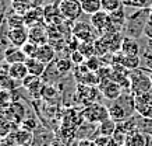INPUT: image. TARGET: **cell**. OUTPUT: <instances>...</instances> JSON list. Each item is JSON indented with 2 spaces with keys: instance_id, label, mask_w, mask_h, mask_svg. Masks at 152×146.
<instances>
[{
  "instance_id": "7",
  "label": "cell",
  "mask_w": 152,
  "mask_h": 146,
  "mask_svg": "<svg viewBox=\"0 0 152 146\" xmlns=\"http://www.w3.org/2000/svg\"><path fill=\"white\" fill-rule=\"evenodd\" d=\"M98 86H99L101 91L103 93V96H105L107 100H110V101L117 100L120 96L124 93L123 87H121L117 82L113 80V79H102Z\"/></svg>"
},
{
  "instance_id": "30",
  "label": "cell",
  "mask_w": 152,
  "mask_h": 146,
  "mask_svg": "<svg viewBox=\"0 0 152 146\" xmlns=\"http://www.w3.org/2000/svg\"><path fill=\"white\" fill-rule=\"evenodd\" d=\"M38 47H39V45L31 42V41H27V42H25L23 47H21V49H23L24 53H25L28 58H35V55H37V51H38Z\"/></svg>"
},
{
  "instance_id": "15",
  "label": "cell",
  "mask_w": 152,
  "mask_h": 146,
  "mask_svg": "<svg viewBox=\"0 0 152 146\" xmlns=\"http://www.w3.org/2000/svg\"><path fill=\"white\" fill-rule=\"evenodd\" d=\"M24 20H25V25H28V27H34V25H39V24L45 23L43 9H41V7H31L24 14Z\"/></svg>"
},
{
  "instance_id": "31",
  "label": "cell",
  "mask_w": 152,
  "mask_h": 146,
  "mask_svg": "<svg viewBox=\"0 0 152 146\" xmlns=\"http://www.w3.org/2000/svg\"><path fill=\"white\" fill-rule=\"evenodd\" d=\"M85 65H87V67L89 69V70L98 72L102 67V66H101V58L96 56V55H95V56L88 58L87 61H85Z\"/></svg>"
},
{
  "instance_id": "34",
  "label": "cell",
  "mask_w": 152,
  "mask_h": 146,
  "mask_svg": "<svg viewBox=\"0 0 152 146\" xmlns=\"http://www.w3.org/2000/svg\"><path fill=\"white\" fill-rule=\"evenodd\" d=\"M152 4V0H131L129 7L138 10V9H149Z\"/></svg>"
},
{
  "instance_id": "9",
  "label": "cell",
  "mask_w": 152,
  "mask_h": 146,
  "mask_svg": "<svg viewBox=\"0 0 152 146\" xmlns=\"http://www.w3.org/2000/svg\"><path fill=\"white\" fill-rule=\"evenodd\" d=\"M73 35L77 37L80 41L84 42H95L96 38V30L91 24H81L77 23L73 27Z\"/></svg>"
},
{
  "instance_id": "17",
  "label": "cell",
  "mask_w": 152,
  "mask_h": 146,
  "mask_svg": "<svg viewBox=\"0 0 152 146\" xmlns=\"http://www.w3.org/2000/svg\"><path fill=\"white\" fill-rule=\"evenodd\" d=\"M55 55H56L55 48L52 47V44L48 42V44H43V45H39V47H38V51H37L35 58L48 65V63H50V62L53 61Z\"/></svg>"
},
{
  "instance_id": "1",
  "label": "cell",
  "mask_w": 152,
  "mask_h": 146,
  "mask_svg": "<svg viewBox=\"0 0 152 146\" xmlns=\"http://www.w3.org/2000/svg\"><path fill=\"white\" fill-rule=\"evenodd\" d=\"M109 110V117L116 122H123L126 119L133 117V113H135V103H134L133 93H123L117 100L112 101Z\"/></svg>"
},
{
  "instance_id": "26",
  "label": "cell",
  "mask_w": 152,
  "mask_h": 146,
  "mask_svg": "<svg viewBox=\"0 0 152 146\" xmlns=\"http://www.w3.org/2000/svg\"><path fill=\"white\" fill-rule=\"evenodd\" d=\"M14 139H15V143L17 145H28L31 139H32V133L29 131H25V129H21L20 132H17L15 135H14Z\"/></svg>"
},
{
  "instance_id": "35",
  "label": "cell",
  "mask_w": 152,
  "mask_h": 146,
  "mask_svg": "<svg viewBox=\"0 0 152 146\" xmlns=\"http://www.w3.org/2000/svg\"><path fill=\"white\" fill-rule=\"evenodd\" d=\"M123 1V6H130V3H131V0H121Z\"/></svg>"
},
{
  "instance_id": "18",
  "label": "cell",
  "mask_w": 152,
  "mask_h": 146,
  "mask_svg": "<svg viewBox=\"0 0 152 146\" xmlns=\"http://www.w3.org/2000/svg\"><path fill=\"white\" fill-rule=\"evenodd\" d=\"M25 65H27L28 73L32 76L41 77V76L46 72V63L41 62L39 59H37V58H28L27 61H25Z\"/></svg>"
},
{
  "instance_id": "37",
  "label": "cell",
  "mask_w": 152,
  "mask_h": 146,
  "mask_svg": "<svg viewBox=\"0 0 152 146\" xmlns=\"http://www.w3.org/2000/svg\"><path fill=\"white\" fill-rule=\"evenodd\" d=\"M149 73V77H151V80H152V72H148Z\"/></svg>"
},
{
  "instance_id": "23",
  "label": "cell",
  "mask_w": 152,
  "mask_h": 146,
  "mask_svg": "<svg viewBox=\"0 0 152 146\" xmlns=\"http://www.w3.org/2000/svg\"><path fill=\"white\" fill-rule=\"evenodd\" d=\"M83 11L88 16H92L102 10V0H81Z\"/></svg>"
},
{
  "instance_id": "11",
  "label": "cell",
  "mask_w": 152,
  "mask_h": 146,
  "mask_svg": "<svg viewBox=\"0 0 152 146\" xmlns=\"http://www.w3.org/2000/svg\"><path fill=\"white\" fill-rule=\"evenodd\" d=\"M6 37H7V41L13 47H23L28 41V31L25 30V27H20V28H9L7 27Z\"/></svg>"
},
{
  "instance_id": "36",
  "label": "cell",
  "mask_w": 152,
  "mask_h": 146,
  "mask_svg": "<svg viewBox=\"0 0 152 146\" xmlns=\"http://www.w3.org/2000/svg\"><path fill=\"white\" fill-rule=\"evenodd\" d=\"M149 14L152 16V4H151V7H149Z\"/></svg>"
},
{
  "instance_id": "32",
  "label": "cell",
  "mask_w": 152,
  "mask_h": 146,
  "mask_svg": "<svg viewBox=\"0 0 152 146\" xmlns=\"http://www.w3.org/2000/svg\"><path fill=\"white\" fill-rule=\"evenodd\" d=\"M10 104H11V101H10V91L0 87V108L7 110L10 107Z\"/></svg>"
},
{
  "instance_id": "5",
  "label": "cell",
  "mask_w": 152,
  "mask_h": 146,
  "mask_svg": "<svg viewBox=\"0 0 152 146\" xmlns=\"http://www.w3.org/2000/svg\"><path fill=\"white\" fill-rule=\"evenodd\" d=\"M83 118L89 124H101L109 117V110L106 108L105 105H102L99 103H92L89 105H85L81 113Z\"/></svg>"
},
{
  "instance_id": "4",
  "label": "cell",
  "mask_w": 152,
  "mask_h": 146,
  "mask_svg": "<svg viewBox=\"0 0 152 146\" xmlns=\"http://www.w3.org/2000/svg\"><path fill=\"white\" fill-rule=\"evenodd\" d=\"M59 4V10L61 17L69 21H77L83 14V6H81V0H59L57 1Z\"/></svg>"
},
{
  "instance_id": "21",
  "label": "cell",
  "mask_w": 152,
  "mask_h": 146,
  "mask_svg": "<svg viewBox=\"0 0 152 146\" xmlns=\"http://www.w3.org/2000/svg\"><path fill=\"white\" fill-rule=\"evenodd\" d=\"M116 129H117V122L113 121L112 118H107V119H105L103 122L99 124V127H98V133H99V136L112 138L115 135Z\"/></svg>"
},
{
  "instance_id": "2",
  "label": "cell",
  "mask_w": 152,
  "mask_h": 146,
  "mask_svg": "<svg viewBox=\"0 0 152 146\" xmlns=\"http://www.w3.org/2000/svg\"><path fill=\"white\" fill-rule=\"evenodd\" d=\"M148 19H149V9H138L137 11H134L133 14L127 16L123 34H126V37L134 38V39L140 38L147 28Z\"/></svg>"
},
{
  "instance_id": "29",
  "label": "cell",
  "mask_w": 152,
  "mask_h": 146,
  "mask_svg": "<svg viewBox=\"0 0 152 146\" xmlns=\"http://www.w3.org/2000/svg\"><path fill=\"white\" fill-rule=\"evenodd\" d=\"M78 51L81 52L87 59L91 56H95V47H94V42H84V41H81V42H80V47H78Z\"/></svg>"
},
{
  "instance_id": "19",
  "label": "cell",
  "mask_w": 152,
  "mask_h": 146,
  "mask_svg": "<svg viewBox=\"0 0 152 146\" xmlns=\"http://www.w3.org/2000/svg\"><path fill=\"white\" fill-rule=\"evenodd\" d=\"M120 52L124 53V55H140V45L138 42L134 39V38L130 37H124L123 41H121V48H120Z\"/></svg>"
},
{
  "instance_id": "20",
  "label": "cell",
  "mask_w": 152,
  "mask_h": 146,
  "mask_svg": "<svg viewBox=\"0 0 152 146\" xmlns=\"http://www.w3.org/2000/svg\"><path fill=\"white\" fill-rule=\"evenodd\" d=\"M28 75H29V73H28L25 62H24V63H13V65H9V76H11L14 80L23 82Z\"/></svg>"
},
{
  "instance_id": "13",
  "label": "cell",
  "mask_w": 152,
  "mask_h": 146,
  "mask_svg": "<svg viewBox=\"0 0 152 146\" xmlns=\"http://www.w3.org/2000/svg\"><path fill=\"white\" fill-rule=\"evenodd\" d=\"M43 17H45V23L50 24V25H56L63 21V17L60 14L59 4L57 3H52V4H46L43 7Z\"/></svg>"
},
{
  "instance_id": "33",
  "label": "cell",
  "mask_w": 152,
  "mask_h": 146,
  "mask_svg": "<svg viewBox=\"0 0 152 146\" xmlns=\"http://www.w3.org/2000/svg\"><path fill=\"white\" fill-rule=\"evenodd\" d=\"M70 59H71V62H73L75 66H80V65H84V62H85L87 58L84 56L78 49H75V51L70 52Z\"/></svg>"
},
{
  "instance_id": "24",
  "label": "cell",
  "mask_w": 152,
  "mask_h": 146,
  "mask_svg": "<svg viewBox=\"0 0 152 146\" xmlns=\"http://www.w3.org/2000/svg\"><path fill=\"white\" fill-rule=\"evenodd\" d=\"M7 24L9 28H20V27H25V20H24V16L17 14V13H11L10 16H7V19L4 21Z\"/></svg>"
},
{
  "instance_id": "14",
  "label": "cell",
  "mask_w": 152,
  "mask_h": 146,
  "mask_svg": "<svg viewBox=\"0 0 152 146\" xmlns=\"http://www.w3.org/2000/svg\"><path fill=\"white\" fill-rule=\"evenodd\" d=\"M28 59V56L24 53L21 47H10L6 49L4 53V62L7 65H13V63H24Z\"/></svg>"
},
{
  "instance_id": "16",
  "label": "cell",
  "mask_w": 152,
  "mask_h": 146,
  "mask_svg": "<svg viewBox=\"0 0 152 146\" xmlns=\"http://www.w3.org/2000/svg\"><path fill=\"white\" fill-rule=\"evenodd\" d=\"M148 142H149V135L137 129L127 135L124 146H148Z\"/></svg>"
},
{
  "instance_id": "28",
  "label": "cell",
  "mask_w": 152,
  "mask_h": 146,
  "mask_svg": "<svg viewBox=\"0 0 152 146\" xmlns=\"http://www.w3.org/2000/svg\"><path fill=\"white\" fill-rule=\"evenodd\" d=\"M121 6H123L121 0H102V10L107 11V13H112V11L120 9Z\"/></svg>"
},
{
  "instance_id": "8",
  "label": "cell",
  "mask_w": 152,
  "mask_h": 146,
  "mask_svg": "<svg viewBox=\"0 0 152 146\" xmlns=\"http://www.w3.org/2000/svg\"><path fill=\"white\" fill-rule=\"evenodd\" d=\"M89 24L96 30V33L99 34V35H105V34L109 31V28H110V25H112L110 16H109L107 11L101 10V11H98V13L91 16Z\"/></svg>"
},
{
  "instance_id": "22",
  "label": "cell",
  "mask_w": 152,
  "mask_h": 146,
  "mask_svg": "<svg viewBox=\"0 0 152 146\" xmlns=\"http://www.w3.org/2000/svg\"><path fill=\"white\" fill-rule=\"evenodd\" d=\"M109 16H110L112 24L117 25V27L121 28V30L124 28L126 21H127V16H126V13H124V6H121L120 9L115 10V11H112V13H109Z\"/></svg>"
},
{
  "instance_id": "38",
  "label": "cell",
  "mask_w": 152,
  "mask_h": 146,
  "mask_svg": "<svg viewBox=\"0 0 152 146\" xmlns=\"http://www.w3.org/2000/svg\"><path fill=\"white\" fill-rule=\"evenodd\" d=\"M11 1H15V0H11Z\"/></svg>"
},
{
  "instance_id": "10",
  "label": "cell",
  "mask_w": 152,
  "mask_h": 146,
  "mask_svg": "<svg viewBox=\"0 0 152 146\" xmlns=\"http://www.w3.org/2000/svg\"><path fill=\"white\" fill-rule=\"evenodd\" d=\"M75 91V100L78 103H83L85 105L95 103V99L98 96V89H95V86H88V84H81L80 83Z\"/></svg>"
},
{
  "instance_id": "25",
  "label": "cell",
  "mask_w": 152,
  "mask_h": 146,
  "mask_svg": "<svg viewBox=\"0 0 152 146\" xmlns=\"http://www.w3.org/2000/svg\"><path fill=\"white\" fill-rule=\"evenodd\" d=\"M73 62L70 58H61L59 61L56 62V70L59 72L60 75H66V73H69L71 70V67H73Z\"/></svg>"
},
{
  "instance_id": "3",
  "label": "cell",
  "mask_w": 152,
  "mask_h": 146,
  "mask_svg": "<svg viewBox=\"0 0 152 146\" xmlns=\"http://www.w3.org/2000/svg\"><path fill=\"white\" fill-rule=\"evenodd\" d=\"M130 91L134 96L152 91V80L147 70L135 69L130 72Z\"/></svg>"
},
{
  "instance_id": "6",
  "label": "cell",
  "mask_w": 152,
  "mask_h": 146,
  "mask_svg": "<svg viewBox=\"0 0 152 146\" xmlns=\"http://www.w3.org/2000/svg\"><path fill=\"white\" fill-rule=\"evenodd\" d=\"M134 103H135V113L140 117L152 118V91L134 96Z\"/></svg>"
},
{
  "instance_id": "12",
  "label": "cell",
  "mask_w": 152,
  "mask_h": 146,
  "mask_svg": "<svg viewBox=\"0 0 152 146\" xmlns=\"http://www.w3.org/2000/svg\"><path fill=\"white\" fill-rule=\"evenodd\" d=\"M28 41L37 44V45L48 44L49 42V33H48L46 28L42 24L29 27V30H28Z\"/></svg>"
},
{
  "instance_id": "27",
  "label": "cell",
  "mask_w": 152,
  "mask_h": 146,
  "mask_svg": "<svg viewBox=\"0 0 152 146\" xmlns=\"http://www.w3.org/2000/svg\"><path fill=\"white\" fill-rule=\"evenodd\" d=\"M141 69L147 72H152V51L151 49H145L144 53L141 55Z\"/></svg>"
}]
</instances>
